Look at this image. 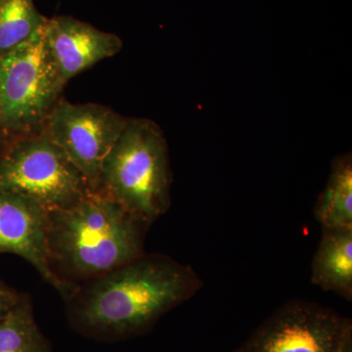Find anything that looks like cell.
<instances>
[{
    "label": "cell",
    "mask_w": 352,
    "mask_h": 352,
    "mask_svg": "<svg viewBox=\"0 0 352 352\" xmlns=\"http://www.w3.org/2000/svg\"><path fill=\"white\" fill-rule=\"evenodd\" d=\"M203 280L164 254H143L78 285L66 300L72 328L100 342H118L151 330L164 314L200 291Z\"/></svg>",
    "instance_id": "cell-1"
},
{
    "label": "cell",
    "mask_w": 352,
    "mask_h": 352,
    "mask_svg": "<svg viewBox=\"0 0 352 352\" xmlns=\"http://www.w3.org/2000/svg\"><path fill=\"white\" fill-rule=\"evenodd\" d=\"M147 224L102 192L48 212L51 270L78 286L143 256Z\"/></svg>",
    "instance_id": "cell-2"
},
{
    "label": "cell",
    "mask_w": 352,
    "mask_h": 352,
    "mask_svg": "<svg viewBox=\"0 0 352 352\" xmlns=\"http://www.w3.org/2000/svg\"><path fill=\"white\" fill-rule=\"evenodd\" d=\"M168 145L152 120L129 119L104 161L99 191L148 226L170 206Z\"/></svg>",
    "instance_id": "cell-3"
},
{
    "label": "cell",
    "mask_w": 352,
    "mask_h": 352,
    "mask_svg": "<svg viewBox=\"0 0 352 352\" xmlns=\"http://www.w3.org/2000/svg\"><path fill=\"white\" fill-rule=\"evenodd\" d=\"M64 88L46 47L44 28L0 56L2 144L43 131Z\"/></svg>",
    "instance_id": "cell-4"
},
{
    "label": "cell",
    "mask_w": 352,
    "mask_h": 352,
    "mask_svg": "<svg viewBox=\"0 0 352 352\" xmlns=\"http://www.w3.org/2000/svg\"><path fill=\"white\" fill-rule=\"evenodd\" d=\"M0 192L53 212L72 207L92 191L65 153L41 131L0 146Z\"/></svg>",
    "instance_id": "cell-5"
},
{
    "label": "cell",
    "mask_w": 352,
    "mask_h": 352,
    "mask_svg": "<svg viewBox=\"0 0 352 352\" xmlns=\"http://www.w3.org/2000/svg\"><path fill=\"white\" fill-rule=\"evenodd\" d=\"M129 118L99 104L57 102L44 134L80 170L92 192H98L104 161L126 127Z\"/></svg>",
    "instance_id": "cell-6"
},
{
    "label": "cell",
    "mask_w": 352,
    "mask_h": 352,
    "mask_svg": "<svg viewBox=\"0 0 352 352\" xmlns=\"http://www.w3.org/2000/svg\"><path fill=\"white\" fill-rule=\"evenodd\" d=\"M351 337V319L318 303L291 300L232 352H338Z\"/></svg>",
    "instance_id": "cell-7"
},
{
    "label": "cell",
    "mask_w": 352,
    "mask_h": 352,
    "mask_svg": "<svg viewBox=\"0 0 352 352\" xmlns=\"http://www.w3.org/2000/svg\"><path fill=\"white\" fill-rule=\"evenodd\" d=\"M47 228L45 208L25 197L0 192V254L24 258L66 300L78 286L65 283L51 270Z\"/></svg>",
    "instance_id": "cell-8"
},
{
    "label": "cell",
    "mask_w": 352,
    "mask_h": 352,
    "mask_svg": "<svg viewBox=\"0 0 352 352\" xmlns=\"http://www.w3.org/2000/svg\"><path fill=\"white\" fill-rule=\"evenodd\" d=\"M46 47L60 82L69 80L122 50V39L69 16L47 19L44 27Z\"/></svg>",
    "instance_id": "cell-9"
},
{
    "label": "cell",
    "mask_w": 352,
    "mask_h": 352,
    "mask_svg": "<svg viewBox=\"0 0 352 352\" xmlns=\"http://www.w3.org/2000/svg\"><path fill=\"white\" fill-rule=\"evenodd\" d=\"M322 230L312 261V284L351 300L352 227Z\"/></svg>",
    "instance_id": "cell-10"
},
{
    "label": "cell",
    "mask_w": 352,
    "mask_h": 352,
    "mask_svg": "<svg viewBox=\"0 0 352 352\" xmlns=\"http://www.w3.org/2000/svg\"><path fill=\"white\" fill-rule=\"evenodd\" d=\"M322 228L352 227V161L351 155L337 157L325 189L314 208Z\"/></svg>",
    "instance_id": "cell-11"
},
{
    "label": "cell",
    "mask_w": 352,
    "mask_h": 352,
    "mask_svg": "<svg viewBox=\"0 0 352 352\" xmlns=\"http://www.w3.org/2000/svg\"><path fill=\"white\" fill-rule=\"evenodd\" d=\"M0 352H52L28 296H22L17 305L0 320Z\"/></svg>",
    "instance_id": "cell-12"
},
{
    "label": "cell",
    "mask_w": 352,
    "mask_h": 352,
    "mask_svg": "<svg viewBox=\"0 0 352 352\" xmlns=\"http://www.w3.org/2000/svg\"><path fill=\"white\" fill-rule=\"evenodd\" d=\"M46 22L32 0H0V56L34 38Z\"/></svg>",
    "instance_id": "cell-13"
},
{
    "label": "cell",
    "mask_w": 352,
    "mask_h": 352,
    "mask_svg": "<svg viewBox=\"0 0 352 352\" xmlns=\"http://www.w3.org/2000/svg\"><path fill=\"white\" fill-rule=\"evenodd\" d=\"M22 295L0 281V320L20 302Z\"/></svg>",
    "instance_id": "cell-14"
},
{
    "label": "cell",
    "mask_w": 352,
    "mask_h": 352,
    "mask_svg": "<svg viewBox=\"0 0 352 352\" xmlns=\"http://www.w3.org/2000/svg\"><path fill=\"white\" fill-rule=\"evenodd\" d=\"M338 352H352V337L344 342Z\"/></svg>",
    "instance_id": "cell-15"
},
{
    "label": "cell",
    "mask_w": 352,
    "mask_h": 352,
    "mask_svg": "<svg viewBox=\"0 0 352 352\" xmlns=\"http://www.w3.org/2000/svg\"><path fill=\"white\" fill-rule=\"evenodd\" d=\"M2 145V134H1V129H0V146Z\"/></svg>",
    "instance_id": "cell-16"
}]
</instances>
